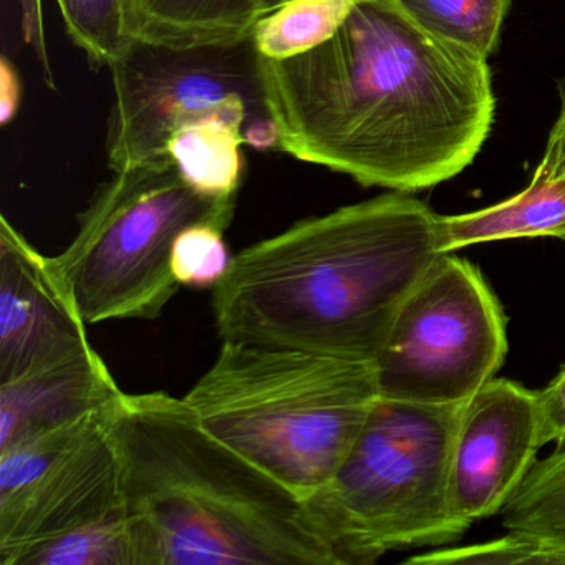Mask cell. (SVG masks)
<instances>
[{"label": "cell", "mask_w": 565, "mask_h": 565, "mask_svg": "<svg viewBox=\"0 0 565 565\" xmlns=\"http://www.w3.org/2000/svg\"><path fill=\"white\" fill-rule=\"evenodd\" d=\"M264 74L280 153L362 186H438L472 164L494 124L488 57L395 0H355L326 41L264 58Z\"/></svg>", "instance_id": "cell-1"}, {"label": "cell", "mask_w": 565, "mask_h": 565, "mask_svg": "<svg viewBox=\"0 0 565 565\" xmlns=\"http://www.w3.org/2000/svg\"><path fill=\"white\" fill-rule=\"evenodd\" d=\"M436 216L392 191L246 247L213 289L221 339L375 362L439 256Z\"/></svg>", "instance_id": "cell-2"}, {"label": "cell", "mask_w": 565, "mask_h": 565, "mask_svg": "<svg viewBox=\"0 0 565 565\" xmlns=\"http://www.w3.org/2000/svg\"><path fill=\"white\" fill-rule=\"evenodd\" d=\"M138 565H339L306 502L211 435L186 399L105 408Z\"/></svg>", "instance_id": "cell-3"}, {"label": "cell", "mask_w": 565, "mask_h": 565, "mask_svg": "<svg viewBox=\"0 0 565 565\" xmlns=\"http://www.w3.org/2000/svg\"><path fill=\"white\" fill-rule=\"evenodd\" d=\"M379 398L373 363L223 340L184 399L201 425L303 502L335 475Z\"/></svg>", "instance_id": "cell-4"}, {"label": "cell", "mask_w": 565, "mask_h": 565, "mask_svg": "<svg viewBox=\"0 0 565 565\" xmlns=\"http://www.w3.org/2000/svg\"><path fill=\"white\" fill-rule=\"evenodd\" d=\"M461 405L376 398L335 475L306 501L339 565L375 564L396 548L439 547L468 531L449 499V449Z\"/></svg>", "instance_id": "cell-5"}, {"label": "cell", "mask_w": 565, "mask_h": 565, "mask_svg": "<svg viewBox=\"0 0 565 565\" xmlns=\"http://www.w3.org/2000/svg\"><path fill=\"white\" fill-rule=\"evenodd\" d=\"M236 201L201 193L171 160L115 171L54 257L85 322L158 319L181 287L171 270L178 234L204 221L230 227Z\"/></svg>", "instance_id": "cell-6"}, {"label": "cell", "mask_w": 565, "mask_h": 565, "mask_svg": "<svg viewBox=\"0 0 565 565\" xmlns=\"http://www.w3.org/2000/svg\"><path fill=\"white\" fill-rule=\"evenodd\" d=\"M110 72L107 157L114 173L170 160L168 143L178 130L214 117L234 121L247 147L280 151L253 34L188 45L135 39Z\"/></svg>", "instance_id": "cell-7"}, {"label": "cell", "mask_w": 565, "mask_h": 565, "mask_svg": "<svg viewBox=\"0 0 565 565\" xmlns=\"http://www.w3.org/2000/svg\"><path fill=\"white\" fill-rule=\"evenodd\" d=\"M508 353L505 317L481 270L439 254L396 313L373 362L380 398L461 405Z\"/></svg>", "instance_id": "cell-8"}, {"label": "cell", "mask_w": 565, "mask_h": 565, "mask_svg": "<svg viewBox=\"0 0 565 565\" xmlns=\"http://www.w3.org/2000/svg\"><path fill=\"white\" fill-rule=\"evenodd\" d=\"M105 408L0 449V564L125 511Z\"/></svg>", "instance_id": "cell-9"}, {"label": "cell", "mask_w": 565, "mask_h": 565, "mask_svg": "<svg viewBox=\"0 0 565 565\" xmlns=\"http://www.w3.org/2000/svg\"><path fill=\"white\" fill-rule=\"evenodd\" d=\"M542 448L537 392L492 379L466 399L449 449L452 514L471 527L501 514Z\"/></svg>", "instance_id": "cell-10"}, {"label": "cell", "mask_w": 565, "mask_h": 565, "mask_svg": "<svg viewBox=\"0 0 565 565\" xmlns=\"http://www.w3.org/2000/svg\"><path fill=\"white\" fill-rule=\"evenodd\" d=\"M54 257L0 220V383L90 345Z\"/></svg>", "instance_id": "cell-11"}, {"label": "cell", "mask_w": 565, "mask_h": 565, "mask_svg": "<svg viewBox=\"0 0 565 565\" xmlns=\"http://www.w3.org/2000/svg\"><path fill=\"white\" fill-rule=\"evenodd\" d=\"M120 392L92 343L34 366L0 383V449L98 412Z\"/></svg>", "instance_id": "cell-12"}, {"label": "cell", "mask_w": 565, "mask_h": 565, "mask_svg": "<svg viewBox=\"0 0 565 565\" xmlns=\"http://www.w3.org/2000/svg\"><path fill=\"white\" fill-rule=\"evenodd\" d=\"M519 237L565 241V171L539 164L527 188L509 200L472 213L436 216L439 254Z\"/></svg>", "instance_id": "cell-13"}, {"label": "cell", "mask_w": 565, "mask_h": 565, "mask_svg": "<svg viewBox=\"0 0 565 565\" xmlns=\"http://www.w3.org/2000/svg\"><path fill=\"white\" fill-rule=\"evenodd\" d=\"M137 39L207 44L253 34L260 0H134Z\"/></svg>", "instance_id": "cell-14"}, {"label": "cell", "mask_w": 565, "mask_h": 565, "mask_svg": "<svg viewBox=\"0 0 565 565\" xmlns=\"http://www.w3.org/2000/svg\"><path fill=\"white\" fill-rule=\"evenodd\" d=\"M243 147V130L227 118L214 117L178 130L168 143L167 157L201 193L237 200L244 173Z\"/></svg>", "instance_id": "cell-15"}, {"label": "cell", "mask_w": 565, "mask_h": 565, "mask_svg": "<svg viewBox=\"0 0 565 565\" xmlns=\"http://www.w3.org/2000/svg\"><path fill=\"white\" fill-rule=\"evenodd\" d=\"M501 514L508 532L565 545V448L532 465Z\"/></svg>", "instance_id": "cell-16"}, {"label": "cell", "mask_w": 565, "mask_h": 565, "mask_svg": "<svg viewBox=\"0 0 565 565\" xmlns=\"http://www.w3.org/2000/svg\"><path fill=\"white\" fill-rule=\"evenodd\" d=\"M355 0H289L260 15L253 29L257 51L267 61H284L326 41Z\"/></svg>", "instance_id": "cell-17"}, {"label": "cell", "mask_w": 565, "mask_h": 565, "mask_svg": "<svg viewBox=\"0 0 565 565\" xmlns=\"http://www.w3.org/2000/svg\"><path fill=\"white\" fill-rule=\"evenodd\" d=\"M18 565H138L127 509L34 545L21 555Z\"/></svg>", "instance_id": "cell-18"}, {"label": "cell", "mask_w": 565, "mask_h": 565, "mask_svg": "<svg viewBox=\"0 0 565 565\" xmlns=\"http://www.w3.org/2000/svg\"><path fill=\"white\" fill-rule=\"evenodd\" d=\"M418 24L491 57L511 0H395Z\"/></svg>", "instance_id": "cell-19"}, {"label": "cell", "mask_w": 565, "mask_h": 565, "mask_svg": "<svg viewBox=\"0 0 565 565\" xmlns=\"http://www.w3.org/2000/svg\"><path fill=\"white\" fill-rule=\"evenodd\" d=\"M68 38L92 68H110L137 39L134 0H57Z\"/></svg>", "instance_id": "cell-20"}, {"label": "cell", "mask_w": 565, "mask_h": 565, "mask_svg": "<svg viewBox=\"0 0 565 565\" xmlns=\"http://www.w3.org/2000/svg\"><path fill=\"white\" fill-rule=\"evenodd\" d=\"M227 226L214 221L191 224L178 234L171 253V270L181 287L214 289L233 264L224 241Z\"/></svg>", "instance_id": "cell-21"}, {"label": "cell", "mask_w": 565, "mask_h": 565, "mask_svg": "<svg viewBox=\"0 0 565 565\" xmlns=\"http://www.w3.org/2000/svg\"><path fill=\"white\" fill-rule=\"evenodd\" d=\"M408 564L422 565H565V545L552 544L531 535L508 532L504 537L458 548L413 555Z\"/></svg>", "instance_id": "cell-22"}, {"label": "cell", "mask_w": 565, "mask_h": 565, "mask_svg": "<svg viewBox=\"0 0 565 565\" xmlns=\"http://www.w3.org/2000/svg\"><path fill=\"white\" fill-rule=\"evenodd\" d=\"M539 429L542 446L554 443L555 448H565V369L537 392Z\"/></svg>", "instance_id": "cell-23"}, {"label": "cell", "mask_w": 565, "mask_h": 565, "mask_svg": "<svg viewBox=\"0 0 565 565\" xmlns=\"http://www.w3.org/2000/svg\"><path fill=\"white\" fill-rule=\"evenodd\" d=\"M22 11V29L25 41L38 52L39 61L44 67L45 82L54 88V75L49 64L47 45H45L44 21H42V0H19Z\"/></svg>", "instance_id": "cell-24"}, {"label": "cell", "mask_w": 565, "mask_h": 565, "mask_svg": "<svg viewBox=\"0 0 565 565\" xmlns=\"http://www.w3.org/2000/svg\"><path fill=\"white\" fill-rule=\"evenodd\" d=\"M21 78L14 64L8 57H2L0 64V121L9 125L18 115L21 105Z\"/></svg>", "instance_id": "cell-25"}, {"label": "cell", "mask_w": 565, "mask_h": 565, "mask_svg": "<svg viewBox=\"0 0 565 565\" xmlns=\"http://www.w3.org/2000/svg\"><path fill=\"white\" fill-rule=\"evenodd\" d=\"M542 167L551 171H565V84L561 85V111L548 134Z\"/></svg>", "instance_id": "cell-26"}, {"label": "cell", "mask_w": 565, "mask_h": 565, "mask_svg": "<svg viewBox=\"0 0 565 565\" xmlns=\"http://www.w3.org/2000/svg\"><path fill=\"white\" fill-rule=\"evenodd\" d=\"M289 0H260V14H267V12L276 11L280 6L286 4Z\"/></svg>", "instance_id": "cell-27"}]
</instances>
